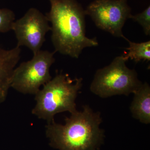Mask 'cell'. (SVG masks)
I'll return each mask as SVG.
<instances>
[{
  "mask_svg": "<svg viewBox=\"0 0 150 150\" xmlns=\"http://www.w3.org/2000/svg\"><path fill=\"white\" fill-rule=\"evenodd\" d=\"M46 16L35 8H30L21 18L13 24V30L17 40V46H25L36 54L41 50L46 40V33L51 27Z\"/></svg>",
  "mask_w": 150,
  "mask_h": 150,
  "instance_id": "52a82bcc",
  "label": "cell"
},
{
  "mask_svg": "<svg viewBox=\"0 0 150 150\" xmlns=\"http://www.w3.org/2000/svg\"><path fill=\"white\" fill-rule=\"evenodd\" d=\"M55 52L40 51L32 59L16 67L12 77L11 87L24 94L35 95L40 87L51 79L50 69L55 62Z\"/></svg>",
  "mask_w": 150,
  "mask_h": 150,
  "instance_id": "5b68a950",
  "label": "cell"
},
{
  "mask_svg": "<svg viewBox=\"0 0 150 150\" xmlns=\"http://www.w3.org/2000/svg\"><path fill=\"white\" fill-rule=\"evenodd\" d=\"M134 99L130 106L134 118L144 124L150 123V87L147 83L142 86L134 93Z\"/></svg>",
  "mask_w": 150,
  "mask_h": 150,
  "instance_id": "9c48e42d",
  "label": "cell"
},
{
  "mask_svg": "<svg viewBox=\"0 0 150 150\" xmlns=\"http://www.w3.org/2000/svg\"><path fill=\"white\" fill-rule=\"evenodd\" d=\"M81 78L71 79L67 74H57L35 95L32 114L50 123L57 113L77 111L76 99L82 86Z\"/></svg>",
  "mask_w": 150,
  "mask_h": 150,
  "instance_id": "3957f363",
  "label": "cell"
},
{
  "mask_svg": "<svg viewBox=\"0 0 150 150\" xmlns=\"http://www.w3.org/2000/svg\"><path fill=\"white\" fill-rule=\"evenodd\" d=\"M127 0H95L85 10L97 27L115 37L124 38L122 28L131 15Z\"/></svg>",
  "mask_w": 150,
  "mask_h": 150,
  "instance_id": "8992f818",
  "label": "cell"
},
{
  "mask_svg": "<svg viewBox=\"0 0 150 150\" xmlns=\"http://www.w3.org/2000/svg\"><path fill=\"white\" fill-rule=\"evenodd\" d=\"M124 38L127 40L129 44V48H126L128 52L123 55L126 61L130 59L137 63L141 61H150V40L137 43L130 41L125 37Z\"/></svg>",
  "mask_w": 150,
  "mask_h": 150,
  "instance_id": "30bf717a",
  "label": "cell"
},
{
  "mask_svg": "<svg viewBox=\"0 0 150 150\" xmlns=\"http://www.w3.org/2000/svg\"><path fill=\"white\" fill-rule=\"evenodd\" d=\"M129 18L139 23L143 28L146 35L150 34V6H149L141 13L135 15H131Z\"/></svg>",
  "mask_w": 150,
  "mask_h": 150,
  "instance_id": "7c38bea8",
  "label": "cell"
},
{
  "mask_svg": "<svg viewBox=\"0 0 150 150\" xmlns=\"http://www.w3.org/2000/svg\"><path fill=\"white\" fill-rule=\"evenodd\" d=\"M49 1L51 9L46 16L56 52L78 59L84 48L98 45L96 38L86 35L85 12L76 0Z\"/></svg>",
  "mask_w": 150,
  "mask_h": 150,
  "instance_id": "6da1fadb",
  "label": "cell"
},
{
  "mask_svg": "<svg viewBox=\"0 0 150 150\" xmlns=\"http://www.w3.org/2000/svg\"><path fill=\"white\" fill-rule=\"evenodd\" d=\"M21 54V49L18 46L9 50L0 47V104L7 96L13 71L20 59Z\"/></svg>",
  "mask_w": 150,
  "mask_h": 150,
  "instance_id": "ba28073f",
  "label": "cell"
},
{
  "mask_svg": "<svg viewBox=\"0 0 150 150\" xmlns=\"http://www.w3.org/2000/svg\"><path fill=\"white\" fill-rule=\"evenodd\" d=\"M71 114L65 118L64 125L54 121L46 126L50 146L59 150H98L104 137L100 128V113L86 105L82 111Z\"/></svg>",
  "mask_w": 150,
  "mask_h": 150,
  "instance_id": "7a4b0ae2",
  "label": "cell"
},
{
  "mask_svg": "<svg viewBox=\"0 0 150 150\" xmlns=\"http://www.w3.org/2000/svg\"><path fill=\"white\" fill-rule=\"evenodd\" d=\"M15 21V14L8 8L0 9V33H5L12 30L13 24Z\"/></svg>",
  "mask_w": 150,
  "mask_h": 150,
  "instance_id": "8fae6325",
  "label": "cell"
},
{
  "mask_svg": "<svg viewBox=\"0 0 150 150\" xmlns=\"http://www.w3.org/2000/svg\"><path fill=\"white\" fill-rule=\"evenodd\" d=\"M123 55L116 57L108 66L98 70L92 82V92L102 98L134 93L142 86L135 70L126 65Z\"/></svg>",
  "mask_w": 150,
  "mask_h": 150,
  "instance_id": "277c9868",
  "label": "cell"
}]
</instances>
